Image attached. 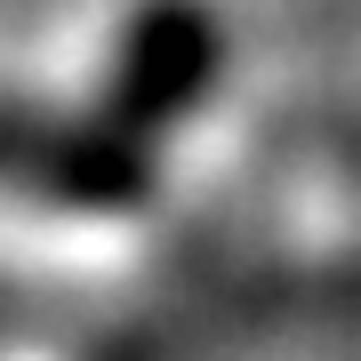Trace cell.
I'll use <instances>...</instances> for the list:
<instances>
[{
	"instance_id": "1",
	"label": "cell",
	"mask_w": 361,
	"mask_h": 361,
	"mask_svg": "<svg viewBox=\"0 0 361 361\" xmlns=\"http://www.w3.org/2000/svg\"><path fill=\"white\" fill-rule=\"evenodd\" d=\"M217 65H225V32L209 16V0H145L129 16V32H121L113 80L97 89V104L73 129H40L32 177L73 209L145 201L161 129L209 97Z\"/></svg>"
},
{
	"instance_id": "2",
	"label": "cell",
	"mask_w": 361,
	"mask_h": 361,
	"mask_svg": "<svg viewBox=\"0 0 361 361\" xmlns=\"http://www.w3.org/2000/svg\"><path fill=\"white\" fill-rule=\"evenodd\" d=\"M32 145H40V121L25 113V104H0V169H8V161H32Z\"/></svg>"
}]
</instances>
